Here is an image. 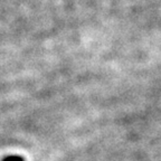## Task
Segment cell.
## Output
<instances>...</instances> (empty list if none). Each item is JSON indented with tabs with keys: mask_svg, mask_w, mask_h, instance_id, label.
<instances>
[{
	"mask_svg": "<svg viewBox=\"0 0 161 161\" xmlns=\"http://www.w3.org/2000/svg\"><path fill=\"white\" fill-rule=\"evenodd\" d=\"M3 161H25V158L21 156H7L3 159Z\"/></svg>",
	"mask_w": 161,
	"mask_h": 161,
	"instance_id": "1",
	"label": "cell"
}]
</instances>
